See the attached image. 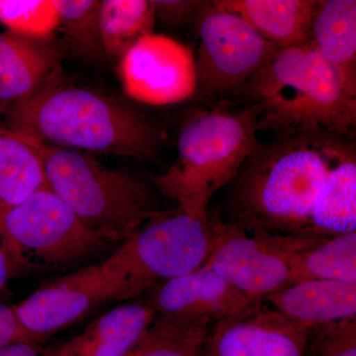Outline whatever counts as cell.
I'll list each match as a JSON object with an SVG mask.
<instances>
[{"label": "cell", "mask_w": 356, "mask_h": 356, "mask_svg": "<svg viewBox=\"0 0 356 356\" xmlns=\"http://www.w3.org/2000/svg\"><path fill=\"white\" fill-rule=\"evenodd\" d=\"M308 350L311 356H356V316L311 327Z\"/></svg>", "instance_id": "d4e9b609"}, {"label": "cell", "mask_w": 356, "mask_h": 356, "mask_svg": "<svg viewBox=\"0 0 356 356\" xmlns=\"http://www.w3.org/2000/svg\"><path fill=\"white\" fill-rule=\"evenodd\" d=\"M117 64L124 92L136 102L163 106L191 99L197 92L195 55L165 35L143 37Z\"/></svg>", "instance_id": "8fae6325"}, {"label": "cell", "mask_w": 356, "mask_h": 356, "mask_svg": "<svg viewBox=\"0 0 356 356\" xmlns=\"http://www.w3.org/2000/svg\"><path fill=\"white\" fill-rule=\"evenodd\" d=\"M243 95L259 110L257 131L276 138L325 134L353 138L356 95L344 88L312 41L278 49Z\"/></svg>", "instance_id": "3957f363"}, {"label": "cell", "mask_w": 356, "mask_h": 356, "mask_svg": "<svg viewBox=\"0 0 356 356\" xmlns=\"http://www.w3.org/2000/svg\"><path fill=\"white\" fill-rule=\"evenodd\" d=\"M60 62L51 40L0 33V112L38 92L60 72Z\"/></svg>", "instance_id": "5bb4252c"}, {"label": "cell", "mask_w": 356, "mask_h": 356, "mask_svg": "<svg viewBox=\"0 0 356 356\" xmlns=\"http://www.w3.org/2000/svg\"><path fill=\"white\" fill-rule=\"evenodd\" d=\"M213 3L241 16L277 48L311 40L317 0H218Z\"/></svg>", "instance_id": "e0dca14e"}, {"label": "cell", "mask_w": 356, "mask_h": 356, "mask_svg": "<svg viewBox=\"0 0 356 356\" xmlns=\"http://www.w3.org/2000/svg\"><path fill=\"white\" fill-rule=\"evenodd\" d=\"M209 325L156 315L124 356H201Z\"/></svg>", "instance_id": "7402d4cb"}, {"label": "cell", "mask_w": 356, "mask_h": 356, "mask_svg": "<svg viewBox=\"0 0 356 356\" xmlns=\"http://www.w3.org/2000/svg\"><path fill=\"white\" fill-rule=\"evenodd\" d=\"M44 186L37 143L0 124V219Z\"/></svg>", "instance_id": "d6986e66"}, {"label": "cell", "mask_w": 356, "mask_h": 356, "mask_svg": "<svg viewBox=\"0 0 356 356\" xmlns=\"http://www.w3.org/2000/svg\"><path fill=\"white\" fill-rule=\"evenodd\" d=\"M7 127L46 146L144 161L158 153L161 130L146 114L106 93L64 83L58 72L11 107Z\"/></svg>", "instance_id": "7a4b0ae2"}, {"label": "cell", "mask_w": 356, "mask_h": 356, "mask_svg": "<svg viewBox=\"0 0 356 356\" xmlns=\"http://www.w3.org/2000/svg\"><path fill=\"white\" fill-rule=\"evenodd\" d=\"M13 273V259H11L6 242L0 235V292L6 288L7 281Z\"/></svg>", "instance_id": "f1b7e54d"}, {"label": "cell", "mask_w": 356, "mask_h": 356, "mask_svg": "<svg viewBox=\"0 0 356 356\" xmlns=\"http://www.w3.org/2000/svg\"><path fill=\"white\" fill-rule=\"evenodd\" d=\"M309 331L259 301L214 325L201 356H305Z\"/></svg>", "instance_id": "7c38bea8"}, {"label": "cell", "mask_w": 356, "mask_h": 356, "mask_svg": "<svg viewBox=\"0 0 356 356\" xmlns=\"http://www.w3.org/2000/svg\"><path fill=\"white\" fill-rule=\"evenodd\" d=\"M264 302L311 329L356 316V284L329 280L300 281L269 295Z\"/></svg>", "instance_id": "2e32d148"}, {"label": "cell", "mask_w": 356, "mask_h": 356, "mask_svg": "<svg viewBox=\"0 0 356 356\" xmlns=\"http://www.w3.org/2000/svg\"><path fill=\"white\" fill-rule=\"evenodd\" d=\"M259 110L218 108L198 112L184 124L177 156L154 179L156 191L196 217H207L211 199L235 178L259 144Z\"/></svg>", "instance_id": "5b68a950"}, {"label": "cell", "mask_w": 356, "mask_h": 356, "mask_svg": "<svg viewBox=\"0 0 356 356\" xmlns=\"http://www.w3.org/2000/svg\"><path fill=\"white\" fill-rule=\"evenodd\" d=\"M212 247L209 214L159 211L115 250L126 275L123 300L132 299L205 264Z\"/></svg>", "instance_id": "52a82bcc"}, {"label": "cell", "mask_w": 356, "mask_h": 356, "mask_svg": "<svg viewBox=\"0 0 356 356\" xmlns=\"http://www.w3.org/2000/svg\"><path fill=\"white\" fill-rule=\"evenodd\" d=\"M257 302L202 266L152 288L147 303L156 315L210 327L242 313Z\"/></svg>", "instance_id": "4fadbf2b"}, {"label": "cell", "mask_w": 356, "mask_h": 356, "mask_svg": "<svg viewBox=\"0 0 356 356\" xmlns=\"http://www.w3.org/2000/svg\"><path fill=\"white\" fill-rule=\"evenodd\" d=\"M0 23L26 38L51 40L60 15L55 0H0Z\"/></svg>", "instance_id": "cb8c5ba5"}, {"label": "cell", "mask_w": 356, "mask_h": 356, "mask_svg": "<svg viewBox=\"0 0 356 356\" xmlns=\"http://www.w3.org/2000/svg\"><path fill=\"white\" fill-rule=\"evenodd\" d=\"M293 283L329 280L356 284V233L324 236L293 257ZM292 283V284H293Z\"/></svg>", "instance_id": "ffe728a7"}, {"label": "cell", "mask_w": 356, "mask_h": 356, "mask_svg": "<svg viewBox=\"0 0 356 356\" xmlns=\"http://www.w3.org/2000/svg\"><path fill=\"white\" fill-rule=\"evenodd\" d=\"M197 92L208 99L243 95L278 50L241 16L208 2L196 18Z\"/></svg>", "instance_id": "9c48e42d"}, {"label": "cell", "mask_w": 356, "mask_h": 356, "mask_svg": "<svg viewBox=\"0 0 356 356\" xmlns=\"http://www.w3.org/2000/svg\"><path fill=\"white\" fill-rule=\"evenodd\" d=\"M353 159V138L304 134L259 143L228 185V221L250 234L320 235L318 205L334 173Z\"/></svg>", "instance_id": "6da1fadb"}, {"label": "cell", "mask_w": 356, "mask_h": 356, "mask_svg": "<svg viewBox=\"0 0 356 356\" xmlns=\"http://www.w3.org/2000/svg\"><path fill=\"white\" fill-rule=\"evenodd\" d=\"M36 143L49 188L103 242L119 247L161 211L156 187L139 175L103 166L83 152Z\"/></svg>", "instance_id": "277c9868"}, {"label": "cell", "mask_w": 356, "mask_h": 356, "mask_svg": "<svg viewBox=\"0 0 356 356\" xmlns=\"http://www.w3.org/2000/svg\"><path fill=\"white\" fill-rule=\"evenodd\" d=\"M156 315L147 303L115 307L95 318L81 334L51 348V356H124Z\"/></svg>", "instance_id": "9a60e30c"}, {"label": "cell", "mask_w": 356, "mask_h": 356, "mask_svg": "<svg viewBox=\"0 0 356 356\" xmlns=\"http://www.w3.org/2000/svg\"><path fill=\"white\" fill-rule=\"evenodd\" d=\"M100 31L105 58L118 63L134 44L153 33L154 1L102 0Z\"/></svg>", "instance_id": "44dd1931"}, {"label": "cell", "mask_w": 356, "mask_h": 356, "mask_svg": "<svg viewBox=\"0 0 356 356\" xmlns=\"http://www.w3.org/2000/svg\"><path fill=\"white\" fill-rule=\"evenodd\" d=\"M126 276L116 252L47 281L14 306L26 339L53 336L83 318L96 306L123 300Z\"/></svg>", "instance_id": "30bf717a"}, {"label": "cell", "mask_w": 356, "mask_h": 356, "mask_svg": "<svg viewBox=\"0 0 356 356\" xmlns=\"http://www.w3.org/2000/svg\"><path fill=\"white\" fill-rule=\"evenodd\" d=\"M58 29L70 53L88 63L106 60L100 31V0H55Z\"/></svg>", "instance_id": "603a6c76"}, {"label": "cell", "mask_w": 356, "mask_h": 356, "mask_svg": "<svg viewBox=\"0 0 356 356\" xmlns=\"http://www.w3.org/2000/svg\"><path fill=\"white\" fill-rule=\"evenodd\" d=\"M212 247L203 264L219 274L252 301L292 284L294 255L322 235L250 234L209 213Z\"/></svg>", "instance_id": "ba28073f"}, {"label": "cell", "mask_w": 356, "mask_h": 356, "mask_svg": "<svg viewBox=\"0 0 356 356\" xmlns=\"http://www.w3.org/2000/svg\"><path fill=\"white\" fill-rule=\"evenodd\" d=\"M0 356H51V348H44L31 341H20L0 350Z\"/></svg>", "instance_id": "83f0119b"}, {"label": "cell", "mask_w": 356, "mask_h": 356, "mask_svg": "<svg viewBox=\"0 0 356 356\" xmlns=\"http://www.w3.org/2000/svg\"><path fill=\"white\" fill-rule=\"evenodd\" d=\"M311 41L344 88L356 95L355 0H317Z\"/></svg>", "instance_id": "ac0fdd59"}, {"label": "cell", "mask_w": 356, "mask_h": 356, "mask_svg": "<svg viewBox=\"0 0 356 356\" xmlns=\"http://www.w3.org/2000/svg\"><path fill=\"white\" fill-rule=\"evenodd\" d=\"M28 341L14 307L0 301V350L16 341Z\"/></svg>", "instance_id": "4316f807"}, {"label": "cell", "mask_w": 356, "mask_h": 356, "mask_svg": "<svg viewBox=\"0 0 356 356\" xmlns=\"http://www.w3.org/2000/svg\"><path fill=\"white\" fill-rule=\"evenodd\" d=\"M16 271H69L92 264L112 245L93 235L48 185L0 219Z\"/></svg>", "instance_id": "8992f818"}, {"label": "cell", "mask_w": 356, "mask_h": 356, "mask_svg": "<svg viewBox=\"0 0 356 356\" xmlns=\"http://www.w3.org/2000/svg\"><path fill=\"white\" fill-rule=\"evenodd\" d=\"M207 1L197 0H161L154 1L156 20L170 27H180L196 20Z\"/></svg>", "instance_id": "484cf974"}]
</instances>
